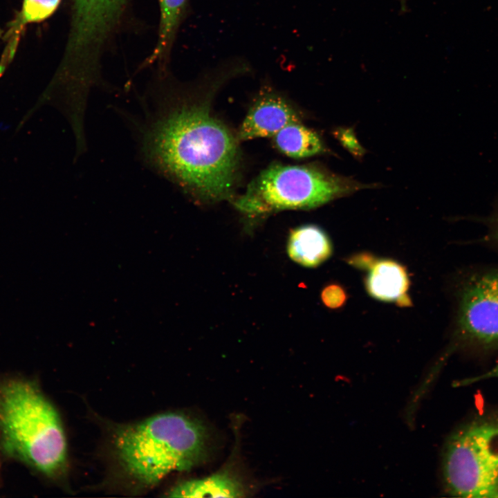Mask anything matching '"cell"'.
<instances>
[{
	"label": "cell",
	"mask_w": 498,
	"mask_h": 498,
	"mask_svg": "<svg viewBox=\"0 0 498 498\" xmlns=\"http://www.w3.org/2000/svg\"><path fill=\"white\" fill-rule=\"evenodd\" d=\"M151 162L194 195L228 198L237 176V142L204 104L185 102L156 120L144 140Z\"/></svg>",
	"instance_id": "1"
},
{
	"label": "cell",
	"mask_w": 498,
	"mask_h": 498,
	"mask_svg": "<svg viewBox=\"0 0 498 498\" xmlns=\"http://www.w3.org/2000/svg\"><path fill=\"white\" fill-rule=\"evenodd\" d=\"M0 440L7 454L48 477L66 470L67 444L60 418L33 382H0Z\"/></svg>",
	"instance_id": "2"
},
{
	"label": "cell",
	"mask_w": 498,
	"mask_h": 498,
	"mask_svg": "<svg viewBox=\"0 0 498 498\" xmlns=\"http://www.w3.org/2000/svg\"><path fill=\"white\" fill-rule=\"evenodd\" d=\"M118 460L134 481L151 486L174 470H188L206 454V432L197 421L176 412L122 426L115 437Z\"/></svg>",
	"instance_id": "3"
},
{
	"label": "cell",
	"mask_w": 498,
	"mask_h": 498,
	"mask_svg": "<svg viewBox=\"0 0 498 498\" xmlns=\"http://www.w3.org/2000/svg\"><path fill=\"white\" fill-rule=\"evenodd\" d=\"M360 188L358 182L321 167L275 164L248 185L235 205L248 213L311 209Z\"/></svg>",
	"instance_id": "4"
},
{
	"label": "cell",
	"mask_w": 498,
	"mask_h": 498,
	"mask_svg": "<svg viewBox=\"0 0 498 498\" xmlns=\"http://www.w3.org/2000/svg\"><path fill=\"white\" fill-rule=\"evenodd\" d=\"M447 491L468 498L495 497L498 492V416H485L457 429L443 454Z\"/></svg>",
	"instance_id": "5"
},
{
	"label": "cell",
	"mask_w": 498,
	"mask_h": 498,
	"mask_svg": "<svg viewBox=\"0 0 498 498\" xmlns=\"http://www.w3.org/2000/svg\"><path fill=\"white\" fill-rule=\"evenodd\" d=\"M457 333L481 348L498 346V271L470 278L460 294Z\"/></svg>",
	"instance_id": "6"
},
{
	"label": "cell",
	"mask_w": 498,
	"mask_h": 498,
	"mask_svg": "<svg viewBox=\"0 0 498 498\" xmlns=\"http://www.w3.org/2000/svg\"><path fill=\"white\" fill-rule=\"evenodd\" d=\"M297 122V114L285 100L275 94H264L250 107L238 138L246 140L274 136L285 126Z\"/></svg>",
	"instance_id": "7"
},
{
	"label": "cell",
	"mask_w": 498,
	"mask_h": 498,
	"mask_svg": "<svg viewBox=\"0 0 498 498\" xmlns=\"http://www.w3.org/2000/svg\"><path fill=\"white\" fill-rule=\"evenodd\" d=\"M368 269L365 287L371 297L382 302L409 305V279L403 265L394 260L380 259L372 262Z\"/></svg>",
	"instance_id": "8"
},
{
	"label": "cell",
	"mask_w": 498,
	"mask_h": 498,
	"mask_svg": "<svg viewBox=\"0 0 498 498\" xmlns=\"http://www.w3.org/2000/svg\"><path fill=\"white\" fill-rule=\"evenodd\" d=\"M331 241L326 232L315 225H304L293 229L288 237L287 252L298 264L313 268L326 261L332 255Z\"/></svg>",
	"instance_id": "9"
},
{
	"label": "cell",
	"mask_w": 498,
	"mask_h": 498,
	"mask_svg": "<svg viewBox=\"0 0 498 498\" xmlns=\"http://www.w3.org/2000/svg\"><path fill=\"white\" fill-rule=\"evenodd\" d=\"M243 485L223 472L198 479L182 482L169 492L171 497H241Z\"/></svg>",
	"instance_id": "10"
},
{
	"label": "cell",
	"mask_w": 498,
	"mask_h": 498,
	"mask_svg": "<svg viewBox=\"0 0 498 498\" xmlns=\"http://www.w3.org/2000/svg\"><path fill=\"white\" fill-rule=\"evenodd\" d=\"M273 137L276 147L292 158H306L324 151L318 135L300 122L285 126Z\"/></svg>",
	"instance_id": "11"
},
{
	"label": "cell",
	"mask_w": 498,
	"mask_h": 498,
	"mask_svg": "<svg viewBox=\"0 0 498 498\" xmlns=\"http://www.w3.org/2000/svg\"><path fill=\"white\" fill-rule=\"evenodd\" d=\"M158 1L160 12L158 38L152 53L146 60L147 64L165 60L172 48L187 3V0Z\"/></svg>",
	"instance_id": "12"
},
{
	"label": "cell",
	"mask_w": 498,
	"mask_h": 498,
	"mask_svg": "<svg viewBox=\"0 0 498 498\" xmlns=\"http://www.w3.org/2000/svg\"><path fill=\"white\" fill-rule=\"evenodd\" d=\"M62 0H24L21 21L39 22L49 17L57 10Z\"/></svg>",
	"instance_id": "13"
},
{
	"label": "cell",
	"mask_w": 498,
	"mask_h": 498,
	"mask_svg": "<svg viewBox=\"0 0 498 498\" xmlns=\"http://www.w3.org/2000/svg\"><path fill=\"white\" fill-rule=\"evenodd\" d=\"M348 295L345 289L339 284L331 283L322 290L321 300L330 309L342 308L347 302Z\"/></svg>",
	"instance_id": "14"
},
{
	"label": "cell",
	"mask_w": 498,
	"mask_h": 498,
	"mask_svg": "<svg viewBox=\"0 0 498 498\" xmlns=\"http://www.w3.org/2000/svg\"><path fill=\"white\" fill-rule=\"evenodd\" d=\"M338 138L342 144L351 153L360 156L364 153L363 149L358 142L351 129H341L337 132Z\"/></svg>",
	"instance_id": "15"
},
{
	"label": "cell",
	"mask_w": 498,
	"mask_h": 498,
	"mask_svg": "<svg viewBox=\"0 0 498 498\" xmlns=\"http://www.w3.org/2000/svg\"><path fill=\"white\" fill-rule=\"evenodd\" d=\"M498 378V364L495 366L490 371L477 376H474L470 378L465 379L460 382V385H470L476 382H479L481 380L489 379V378Z\"/></svg>",
	"instance_id": "16"
},
{
	"label": "cell",
	"mask_w": 498,
	"mask_h": 498,
	"mask_svg": "<svg viewBox=\"0 0 498 498\" xmlns=\"http://www.w3.org/2000/svg\"><path fill=\"white\" fill-rule=\"evenodd\" d=\"M492 221L493 232L495 238L498 240V212L494 216Z\"/></svg>",
	"instance_id": "17"
}]
</instances>
